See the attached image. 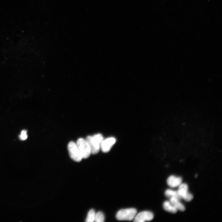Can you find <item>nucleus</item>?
<instances>
[{
	"mask_svg": "<svg viewBox=\"0 0 222 222\" xmlns=\"http://www.w3.org/2000/svg\"><path fill=\"white\" fill-rule=\"evenodd\" d=\"M27 131L26 130H22L21 134L19 136L20 139L22 140H26L27 137Z\"/></svg>",
	"mask_w": 222,
	"mask_h": 222,
	"instance_id": "obj_14",
	"label": "nucleus"
},
{
	"mask_svg": "<svg viewBox=\"0 0 222 222\" xmlns=\"http://www.w3.org/2000/svg\"><path fill=\"white\" fill-rule=\"evenodd\" d=\"M105 216L103 213L99 212L95 214L94 221L96 222H103L104 221Z\"/></svg>",
	"mask_w": 222,
	"mask_h": 222,
	"instance_id": "obj_13",
	"label": "nucleus"
},
{
	"mask_svg": "<svg viewBox=\"0 0 222 222\" xmlns=\"http://www.w3.org/2000/svg\"><path fill=\"white\" fill-rule=\"evenodd\" d=\"M87 142L91 151V154L97 153L101 149V143L93 136H88L85 139Z\"/></svg>",
	"mask_w": 222,
	"mask_h": 222,
	"instance_id": "obj_4",
	"label": "nucleus"
},
{
	"mask_svg": "<svg viewBox=\"0 0 222 222\" xmlns=\"http://www.w3.org/2000/svg\"><path fill=\"white\" fill-rule=\"evenodd\" d=\"M137 213L136 209L133 208L121 209L117 212L116 217L118 220L130 221L134 219Z\"/></svg>",
	"mask_w": 222,
	"mask_h": 222,
	"instance_id": "obj_1",
	"label": "nucleus"
},
{
	"mask_svg": "<svg viewBox=\"0 0 222 222\" xmlns=\"http://www.w3.org/2000/svg\"><path fill=\"white\" fill-rule=\"evenodd\" d=\"M182 182V179L180 177H177L174 175L170 176L167 180L168 185L171 187H175L179 186Z\"/></svg>",
	"mask_w": 222,
	"mask_h": 222,
	"instance_id": "obj_8",
	"label": "nucleus"
},
{
	"mask_svg": "<svg viewBox=\"0 0 222 222\" xmlns=\"http://www.w3.org/2000/svg\"><path fill=\"white\" fill-rule=\"evenodd\" d=\"M116 142V139L113 137H110L104 139L101 143V149L103 152H108L110 150Z\"/></svg>",
	"mask_w": 222,
	"mask_h": 222,
	"instance_id": "obj_7",
	"label": "nucleus"
},
{
	"mask_svg": "<svg viewBox=\"0 0 222 222\" xmlns=\"http://www.w3.org/2000/svg\"><path fill=\"white\" fill-rule=\"evenodd\" d=\"M95 211L91 209L88 212L85 221L87 222H92L94 221L95 215Z\"/></svg>",
	"mask_w": 222,
	"mask_h": 222,
	"instance_id": "obj_12",
	"label": "nucleus"
},
{
	"mask_svg": "<svg viewBox=\"0 0 222 222\" xmlns=\"http://www.w3.org/2000/svg\"><path fill=\"white\" fill-rule=\"evenodd\" d=\"M154 217L153 214L148 211H144L136 214L134 217V221L135 222H143L150 221Z\"/></svg>",
	"mask_w": 222,
	"mask_h": 222,
	"instance_id": "obj_6",
	"label": "nucleus"
},
{
	"mask_svg": "<svg viewBox=\"0 0 222 222\" xmlns=\"http://www.w3.org/2000/svg\"><path fill=\"white\" fill-rule=\"evenodd\" d=\"M165 195L168 197L175 198L179 200L181 198L177 191H175L171 189H167L165 192Z\"/></svg>",
	"mask_w": 222,
	"mask_h": 222,
	"instance_id": "obj_11",
	"label": "nucleus"
},
{
	"mask_svg": "<svg viewBox=\"0 0 222 222\" xmlns=\"http://www.w3.org/2000/svg\"><path fill=\"white\" fill-rule=\"evenodd\" d=\"M68 149L70 156L72 160L77 162L81 160L82 158L76 143L73 141L70 142L68 145Z\"/></svg>",
	"mask_w": 222,
	"mask_h": 222,
	"instance_id": "obj_3",
	"label": "nucleus"
},
{
	"mask_svg": "<svg viewBox=\"0 0 222 222\" xmlns=\"http://www.w3.org/2000/svg\"><path fill=\"white\" fill-rule=\"evenodd\" d=\"M179 186L177 191L181 197L186 201H191L193 197L191 194L188 192L187 185L185 183H181Z\"/></svg>",
	"mask_w": 222,
	"mask_h": 222,
	"instance_id": "obj_5",
	"label": "nucleus"
},
{
	"mask_svg": "<svg viewBox=\"0 0 222 222\" xmlns=\"http://www.w3.org/2000/svg\"><path fill=\"white\" fill-rule=\"evenodd\" d=\"M170 202L177 210L182 211H183L185 210V208L184 206L180 202L179 200L178 199L174 197L171 198L170 200Z\"/></svg>",
	"mask_w": 222,
	"mask_h": 222,
	"instance_id": "obj_9",
	"label": "nucleus"
},
{
	"mask_svg": "<svg viewBox=\"0 0 222 222\" xmlns=\"http://www.w3.org/2000/svg\"><path fill=\"white\" fill-rule=\"evenodd\" d=\"M163 207L166 211L173 213H176L177 211V209L169 201L164 202Z\"/></svg>",
	"mask_w": 222,
	"mask_h": 222,
	"instance_id": "obj_10",
	"label": "nucleus"
},
{
	"mask_svg": "<svg viewBox=\"0 0 222 222\" xmlns=\"http://www.w3.org/2000/svg\"><path fill=\"white\" fill-rule=\"evenodd\" d=\"M197 176H198V175H197V174L195 175V177H196Z\"/></svg>",
	"mask_w": 222,
	"mask_h": 222,
	"instance_id": "obj_15",
	"label": "nucleus"
},
{
	"mask_svg": "<svg viewBox=\"0 0 222 222\" xmlns=\"http://www.w3.org/2000/svg\"><path fill=\"white\" fill-rule=\"evenodd\" d=\"M76 144L82 158L88 157L91 154L89 146L85 139L82 138H79Z\"/></svg>",
	"mask_w": 222,
	"mask_h": 222,
	"instance_id": "obj_2",
	"label": "nucleus"
}]
</instances>
